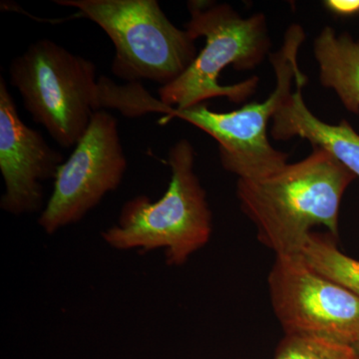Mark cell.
<instances>
[{
	"mask_svg": "<svg viewBox=\"0 0 359 359\" xmlns=\"http://www.w3.org/2000/svg\"><path fill=\"white\" fill-rule=\"evenodd\" d=\"M355 179L334 156L313 148L266 178L238 180L237 197L262 244L276 256L297 255L314 226L339 238L340 205Z\"/></svg>",
	"mask_w": 359,
	"mask_h": 359,
	"instance_id": "1",
	"label": "cell"
},
{
	"mask_svg": "<svg viewBox=\"0 0 359 359\" xmlns=\"http://www.w3.org/2000/svg\"><path fill=\"white\" fill-rule=\"evenodd\" d=\"M190 20L185 29L194 39L204 37V48L175 81L159 88L160 101L167 107L183 110L209 99L226 97L240 104L255 95L259 78L252 76L237 84L223 85L222 71L231 66L252 70L271 54V40L264 13L244 18L231 6L193 0L187 4Z\"/></svg>",
	"mask_w": 359,
	"mask_h": 359,
	"instance_id": "2",
	"label": "cell"
},
{
	"mask_svg": "<svg viewBox=\"0 0 359 359\" xmlns=\"http://www.w3.org/2000/svg\"><path fill=\"white\" fill-rule=\"evenodd\" d=\"M168 164L171 180L166 193L156 202L140 195L123 205L117 224L102 231L112 249L150 252L164 250L166 264L181 266L209 243L212 215L194 170L195 150L180 139L170 148Z\"/></svg>",
	"mask_w": 359,
	"mask_h": 359,
	"instance_id": "3",
	"label": "cell"
},
{
	"mask_svg": "<svg viewBox=\"0 0 359 359\" xmlns=\"http://www.w3.org/2000/svg\"><path fill=\"white\" fill-rule=\"evenodd\" d=\"M9 80L26 111L62 148L75 147L92 117L104 110V76L96 66L49 39L30 44L13 59Z\"/></svg>",
	"mask_w": 359,
	"mask_h": 359,
	"instance_id": "4",
	"label": "cell"
},
{
	"mask_svg": "<svg viewBox=\"0 0 359 359\" xmlns=\"http://www.w3.org/2000/svg\"><path fill=\"white\" fill-rule=\"evenodd\" d=\"M306 39L304 28H287L280 50L269 54L276 74V87L264 102L250 103L240 109L219 113L204 103L178 110L164 105L162 123L174 118L184 120L218 142L219 161L238 180H259L276 173L287 164L289 154L276 150L269 140V123L285 98L292 93L297 75L299 49Z\"/></svg>",
	"mask_w": 359,
	"mask_h": 359,
	"instance_id": "5",
	"label": "cell"
},
{
	"mask_svg": "<svg viewBox=\"0 0 359 359\" xmlns=\"http://www.w3.org/2000/svg\"><path fill=\"white\" fill-rule=\"evenodd\" d=\"M102 28L115 47L112 72L128 83L175 81L197 58L196 40L167 18L157 0H54Z\"/></svg>",
	"mask_w": 359,
	"mask_h": 359,
	"instance_id": "6",
	"label": "cell"
},
{
	"mask_svg": "<svg viewBox=\"0 0 359 359\" xmlns=\"http://www.w3.org/2000/svg\"><path fill=\"white\" fill-rule=\"evenodd\" d=\"M271 308L285 334L359 344V297L311 268L299 254L278 255L268 276Z\"/></svg>",
	"mask_w": 359,
	"mask_h": 359,
	"instance_id": "7",
	"label": "cell"
},
{
	"mask_svg": "<svg viewBox=\"0 0 359 359\" xmlns=\"http://www.w3.org/2000/svg\"><path fill=\"white\" fill-rule=\"evenodd\" d=\"M126 170L117 118L98 111L72 154L59 168L53 192L39 215L40 228L54 235L79 223L107 194L117 190Z\"/></svg>",
	"mask_w": 359,
	"mask_h": 359,
	"instance_id": "8",
	"label": "cell"
},
{
	"mask_svg": "<svg viewBox=\"0 0 359 359\" xmlns=\"http://www.w3.org/2000/svg\"><path fill=\"white\" fill-rule=\"evenodd\" d=\"M63 155L21 120L13 97L0 77V208L13 216L43 211V182L55 180Z\"/></svg>",
	"mask_w": 359,
	"mask_h": 359,
	"instance_id": "9",
	"label": "cell"
},
{
	"mask_svg": "<svg viewBox=\"0 0 359 359\" xmlns=\"http://www.w3.org/2000/svg\"><path fill=\"white\" fill-rule=\"evenodd\" d=\"M309 78L299 73L295 86L280 104L271 119V136L276 141H289L299 137L313 148L327 151L359 178V133L346 120L330 124L309 110L302 89Z\"/></svg>",
	"mask_w": 359,
	"mask_h": 359,
	"instance_id": "10",
	"label": "cell"
},
{
	"mask_svg": "<svg viewBox=\"0 0 359 359\" xmlns=\"http://www.w3.org/2000/svg\"><path fill=\"white\" fill-rule=\"evenodd\" d=\"M323 87L332 89L348 112L359 114V40L325 26L313 41Z\"/></svg>",
	"mask_w": 359,
	"mask_h": 359,
	"instance_id": "11",
	"label": "cell"
},
{
	"mask_svg": "<svg viewBox=\"0 0 359 359\" xmlns=\"http://www.w3.org/2000/svg\"><path fill=\"white\" fill-rule=\"evenodd\" d=\"M337 240L328 231H313L299 255L311 268L359 297V259L344 254L337 247Z\"/></svg>",
	"mask_w": 359,
	"mask_h": 359,
	"instance_id": "12",
	"label": "cell"
},
{
	"mask_svg": "<svg viewBox=\"0 0 359 359\" xmlns=\"http://www.w3.org/2000/svg\"><path fill=\"white\" fill-rule=\"evenodd\" d=\"M273 359H358L353 346L320 337L285 334Z\"/></svg>",
	"mask_w": 359,
	"mask_h": 359,
	"instance_id": "13",
	"label": "cell"
},
{
	"mask_svg": "<svg viewBox=\"0 0 359 359\" xmlns=\"http://www.w3.org/2000/svg\"><path fill=\"white\" fill-rule=\"evenodd\" d=\"M323 6L330 13L342 18L359 14V0H327Z\"/></svg>",
	"mask_w": 359,
	"mask_h": 359,
	"instance_id": "14",
	"label": "cell"
},
{
	"mask_svg": "<svg viewBox=\"0 0 359 359\" xmlns=\"http://www.w3.org/2000/svg\"><path fill=\"white\" fill-rule=\"evenodd\" d=\"M354 351H355L356 356H358V359H359V344H356V346H353Z\"/></svg>",
	"mask_w": 359,
	"mask_h": 359,
	"instance_id": "15",
	"label": "cell"
}]
</instances>
